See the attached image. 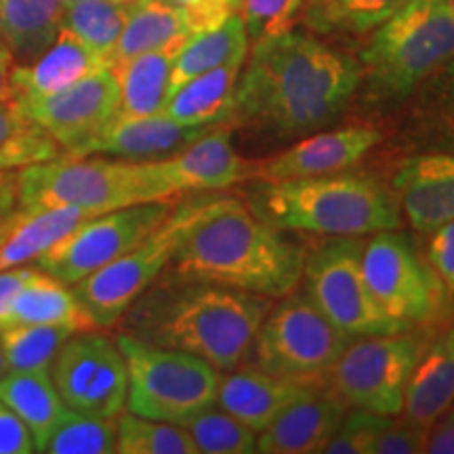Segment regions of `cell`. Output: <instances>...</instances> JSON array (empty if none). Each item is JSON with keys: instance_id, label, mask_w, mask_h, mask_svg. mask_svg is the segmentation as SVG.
Returning <instances> with one entry per match:
<instances>
[{"instance_id": "1", "label": "cell", "mask_w": 454, "mask_h": 454, "mask_svg": "<svg viewBox=\"0 0 454 454\" xmlns=\"http://www.w3.org/2000/svg\"><path fill=\"white\" fill-rule=\"evenodd\" d=\"M360 81V61L314 36L288 30L263 38L238 76L231 122L303 137L337 122Z\"/></svg>"}, {"instance_id": "2", "label": "cell", "mask_w": 454, "mask_h": 454, "mask_svg": "<svg viewBox=\"0 0 454 454\" xmlns=\"http://www.w3.org/2000/svg\"><path fill=\"white\" fill-rule=\"evenodd\" d=\"M305 251L236 198L215 196L170 259L167 276L286 297L301 282Z\"/></svg>"}, {"instance_id": "3", "label": "cell", "mask_w": 454, "mask_h": 454, "mask_svg": "<svg viewBox=\"0 0 454 454\" xmlns=\"http://www.w3.org/2000/svg\"><path fill=\"white\" fill-rule=\"evenodd\" d=\"M270 309V297L167 276L158 286L152 284L124 316L127 333L135 339L187 351L217 371H231L251 354Z\"/></svg>"}, {"instance_id": "4", "label": "cell", "mask_w": 454, "mask_h": 454, "mask_svg": "<svg viewBox=\"0 0 454 454\" xmlns=\"http://www.w3.org/2000/svg\"><path fill=\"white\" fill-rule=\"evenodd\" d=\"M248 208L280 231L317 236H368L400 230L402 211L394 190L364 173L257 181Z\"/></svg>"}, {"instance_id": "5", "label": "cell", "mask_w": 454, "mask_h": 454, "mask_svg": "<svg viewBox=\"0 0 454 454\" xmlns=\"http://www.w3.org/2000/svg\"><path fill=\"white\" fill-rule=\"evenodd\" d=\"M454 57V0H411L360 53L364 99L395 106Z\"/></svg>"}, {"instance_id": "6", "label": "cell", "mask_w": 454, "mask_h": 454, "mask_svg": "<svg viewBox=\"0 0 454 454\" xmlns=\"http://www.w3.org/2000/svg\"><path fill=\"white\" fill-rule=\"evenodd\" d=\"M154 200H170L158 173V160H87L67 156L64 160L32 164L17 175L21 211L81 207L101 215Z\"/></svg>"}, {"instance_id": "7", "label": "cell", "mask_w": 454, "mask_h": 454, "mask_svg": "<svg viewBox=\"0 0 454 454\" xmlns=\"http://www.w3.org/2000/svg\"><path fill=\"white\" fill-rule=\"evenodd\" d=\"M127 364V406L130 414L184 425L215 406L221 371L179 349L158 348L133 334L116 337Z\"/></svg>"}, {"instance_id": "8", "label": "cell", "mask_w": 454, "mask_h": 454, "mask_svg": "<svg viewBox=\"0 0 454 454\" xmlns=\"http://www.w3.org/2000/svg\"><path fill=\"white\" fill-rule=\"evenodd\" d=\"M213 198V192H202V194L187 198L173 207L168 217L130 251L74 284L72 291L81 301L93 326L107 328L116 325L130 305L152 284H156L162 271H167L184 236Z\"/></svg>"}, {"instance_id": "9", "label": "cell", "mask_w": 454, "mask_h": 454, "mask_svg": "<svg viewBox=\"0 0 454 454\" xmlns=\"http://www.w3.org/2000/svg\"><path fill=\"white\" fill-rule=\"evenodd\" d=\"M362 270L377 303L411 328H438L454 314V294L404 231H377L362 251Z\"/></svg>"}, {"instance_id": "10", "label": "cell", "mask_w": 454, "mask_h": 454, "mask_svg": "<svg viewBox=\"0 0 454 454\" xmlns=\"http://www.w3.org/2000/svg\"><path fill=\"white\" fill-rule=\"evenodd\" d=\"M364 242L360 236H328L305 253V294L351 340L411 331L391 317L368 288L362 270Z\"/></svg>"}, {"instance_id": "11", "label": "cell", "mask_w": 454, "mask_h": 454, "mask_svg": "<svg viewBox=\"0 0 454 454\" xmlns=\"http://www.w3.org/2000/svg\"><path fill=\"white\" fill-rule=\"evenodd\" d=\"M351 339L305 293H288L268 311L253 340L254 366L276 377L317 383L331 374Z\"/></svg>"}, {"instance_id": "12", "label": "cell", "mask_w": 454, "mask_h": 454, "mask_svg": "<svg viewBox=\"0 0 454 454\" xmlns=\"http://www.w3.org/2000/svg\"><path fill=\"white\" fill-rule=\"evenodd\" d=\"M431 339L429 328H411L351 340L326 377L331 391L351 408L397 417L411 374Z\"/></svg>"}, {"instance_id": "13", "label": "cell", "mask_w": 454, "mask_h": 454, "mask_svg": "<svg viewBox=\"0 0 454 454\" xmlns=\"http://www.w3.org/2000/svg\"><path fill=\"white\" fill-rule=\"evenodd\" d=\"M173 207V200H154L95 215L44 251L36 268L74 286L152 234Z\"/></svg>"}, {"instance_id": "14", "label": "cell", "mask_w": 454, "mask_h": 454, "mask_svg": "<svg viewBox=\"0 0 454 454\" xmlns=\"http://www.w3.org/2000/svg\"><path fill=\"white\" fill-rule=\"evenodd\" d=\"M51 379L66 408L89 417L118 419L127 404V364L116 339L78 331L51 362Z\"/></svg>"}, {"instance_id": "15", "label": "cell", "mask_w": 454, "mask_h": 454, "mask_svg": "<svg viewBox=\"0 0 454 454\" xmlns=\"http://www.w3.org/2000/svg\"><path fill=\"white\" fill-rule=\"evenodd\" d=\"M118 99L116 74L112 67H104L55 93L20 98L13 104L24 116L41 124L67 156H74L116 118Z\"/></svg>"}, {"instance_id": "16", "label": "cell", "mask_w": 454, "mask_h": 454, "mask_svg": "<svg viewBox=\"0 0 454 454\" xmlns=\"http://www.w3.org/2000/svg\"><path fill=\"white\" fill-rule=\"evenodd\" d=\"M383 135L372 127H343L316 130L299 144L278 152L254 167V179L286 181L340 173L362 162Z\"/></svg>"}, {"instance_id": "17", "label": "cell", "mask_w": 454, "mask_h": 454, "mask_svg": "<svg viewBox=\"0 0 454 454\" xmlns=\"http://www.w3.org/2000/svg\"><path fill=\"white\" fill-rule=\"evenodd\" d=\"M391 190L408 225L429 234L454 221V152H419L391 177Z\"/></svg>"}, {"instance_id": "18", "label": "cell", "mask_w": 454, "mask_h": 454, "mask_svg": "<svg viewBox=\"0 0 454 454\" xmlns=\"http://www.w3.org/2000/svg\"><path fill=\"white\" fill-rule=\"evenodd\" d=\"M211 127H185L170 121L167 114L145 118H114L107 127L84 144L72 158L107 156L118 160L154 162L179 154L200 139Z\"/></svg>"}, {"instance_id": "19", "label": "cell", "mask_w": 454, "mask_h": 454, "mask_svg": "<svg viewBox=\"0 0 454 454\" xmlns=\"http://www.w3.org/2000/svg\"><path fill=\"white\" fill-rule=\"evenodd\" d=\"M158 173L168 196L223 192L247 177V162L238 156L230 130L213 129L179 154L158 160Z\"/></svg>"}, {"instance_id": "20", "label": "cell", "mask_w": 454, "mask_h": 454, "mask_svg": "<svg viewBox=\"0 0 454 454\" xmlns=\"http://www.w3.org/2000/svg\"><path fill=\"white\" fill-rule=\"evenodd\" d=\"M316 383H301L291 379L276 377L261 371L259 366L231 368L227 377H221L217 389V404L238 421L253 429L263 431L284 408L303 400L317 391Z\"/></svg>"}, {"instance_id": "21", "label": "cell", "mask_w": 454, "mask_h": 454, "mask_svg": "<svg viewBox=\"0 0 454 454\" xmlns=\"http://www.w3.org/2000/svg\"><path fill=\"white\" fill-rule=\"evenodd\" d=\"M348 404L333 391L322 389L297 400L259 431L257 452L314 454L322 452L343 421Z\"/></svg>"}, {"instance_id": "22", "label": "cell", "mask_w": 454, "mask_h": 454, "mask_svg": "<svg viewBox=\"0 0 454 454\" xmlns=\"http://www.w3.org/2000/svg\"><path fill=\"white\" fill-rule=\"evenodd\" d=\"M104 67H112L106 57L95 53L74 34L61 27L55 43L38 59H34L30 66L11 70V95L13 99L41 98L70 87Z\"/></svg>"}, {"instance_id": "23", "label": "cell", "mask_w": 454, "mask_h": 454, "mask_svg": "<svg viewBox=\"0 0 454 454\" xmlns=\"http://www.w3.org/2000/svg\"><path fill=\"white\" fill-rule=\"evenodd\" d=\"M454 404V326L425 349L404 394V419L431 429Z\"/></svg>"}, {"instance_id": "24", "label": "cell", "mask_w": 454, "mask_h": 454, "mask_svg": "<svg viewBox=\"0 0 454 454\" xmlns=\"http://www.w3.org/2000/svg\"><path fill=\"white\" fill-rule=\"evenodd\" d=\"M240 70V64H231L190 78L170 93L162 114L185 127L217 129L231 122Z\"/></svg>"}, {"instance_id": "25", "label": "cell", "mask_w": 454, "mask_h": 454, "mask_svg": "<svg viewBox=\"0 0 454 454\" xmlns=\"http://www.w3.org/2000/svg\"><path fill=\"white\" fill-rule=\"evenodd\" d=\"M406 135L421 152H454V57L411 95Z\"/></svg>"}, {"instance_id": "26", "label": "cell", "mask_w": 454, "mask_h": 454, "mask_svg": "<svg viewBox=\"0 0 454 454\" xmlns=\"http://www.w3.org/2000/svg\"><path fill=\"white\" fill-rule=\"evenodd\" d=\"M196 27L184 11L164 0H135L130 3L127 24L112 55V67L141 53L184 47Z\"/></svg>"}, {"instance_id": "27", "label": "cell", "mask_w": 454, "mask_h": 454, "mask_svg": "<svg viewBox=\"0 0 454 454\" xmlns=\"http://www.w3.org/2000/svg\"><path fill=\"white\" fill-rule=\"evenodd\" d=\"M179 49L150 51L112 67L121 90L116 118H145L164 112L170 95V72Z\"/></svg>"}, {"instance_id": "28", "label": "cell", "mask_w": 454, "mask_h": 454, "mask_svg": "<svg viewBox=\"0 0 454 454\" xmlns=\"http://www.w3.org/2000/svg\"><path fill=\"white\" fill-rule=\"evenodd\" d=\"M248 43L251 41H248L247 26L240 13L230 15L217 26L196 32L175 55L173 72H170V93L198 74L211 72L221 66H244Z\"/></svg>"}, {"instance_id": "29", "label": "cell", "mask_w": 454, "mask_h": 454, "mask_svg": "<svg viewBox=\"0 0 454 454\" xmlns=\"http://www.w3.org/2000/svg\"><path fill=\"white\" fill-rule=\"evenodd\" d=\"M61 0H0V43L21 61L38 59L61 32Z\"/></svg>"}, {"instance_id": "30", "label": "cell", "mask_w": 454, "mask_h": 454, "mask_svg": "<svg viewBox=\"0 0 454 454\" xmlns=\"http://www.w3.org/2000/svg\"><path fill=\"white\" fill-rule=\"evenodd\" d=\"M13 325H67L76 331L95 328L72 288L41 270L11 301L4 328Z\"/></svg>"}, {"instance_id": "31", "label": "cell", "mask_w": 454, "mask_h": 454, "mask_svg": "<svg viewBox=\"0 0 454 454\" xmlns=\"http://www.w3.org/2000/svg\"><path fill=\"white\" fill-rule=\"evenodd\" d=\"M0 400L21 419L34 448L41 452L49 431L66 408L51 379V368L7 371L0 377Z\"/></svg>"}, {"instance_id": "32", "label": "cell", "mask_w": 454, "mask_h": 454, "mask_svg": "<svg viewBox=\"0 0 454 454\" xmlns=\"http://www.w3.org/2000/svg\"><path fill=\"white\" fill-rule=\"evenodd\" d=\"M98 213L81 207H53L41 211H24L20 223L7 240L0 244V271L20 268L36 261L44 251L55 247L61 238L76 230Z\"/></svg>"}, {"instance_id": "33", "label": "cell", "mask_w": 454, "mask_h": 454, "mask_svg": "<svg viewBox=\"0 0 454 454\" xmlns=\"http://www.w3.org/2000/svg\"><path fill=\"white\" fill-rule=\"evenodd\" d=\"M61 158L59 144L41 124L17 110L13 101L0 104V190L11 187L9 170L26 168Z\"/></svg>"}, {"instance_id": "34", "label": "cell", "mask_w": 454, "mask_h": 454, "mask_svg": "<svg viewBox=\"0 0 454 454\" xmlns=\"http://www.w3.org/2000/svg\"><path fill=\"white\" fill-rule=\"evenodd\" d=\"M411 0H309L305 26L328 36H362L383 26Z\"/></svg>"}, {"instance_id": "35", "label": "cell", "mask_w": 454, "mask_h": 454, "mask_svg": "<svg viewBox=\"0 0 454 454\" xmlns=\"http://www.w3.org/2000/svg\"><path fill=\"white\" fill-rule=\"evenodd\" d=\"M129 9L130 3L116 0H76L64 9L61 27L112 64L114 49L127 24Z\"/></svg>"}, {"instance_id": "36", "label": "cell", "mask_w": 454, "mask_h": 454, "mask_svg": "<svg viewBox=\"0 0 454 454\" xmlns=\"http://www.w3.org/2000/svg\"><path fill=\"white\" fill-rule=\"evenodd\" d=\"M44 454L116 452V419L89 417L64 408L41 448Z\"/></svg>"}, {"instance_id": "37", "label": "cell", "mask_w": 454, "mask_h": 454, "mask_svg": "<svg viewBox=\"0 0 454 454\" xmlns=\"http://www.w3.org/2000/svg\"><path fill=\"white\" fill-rule=\"evenodd\" d=\"M78 333L67 325H13L0 331L4 360L9 371L51 368L61 345L70 334Z\"/></svg>"}, {"instance_id": "38", "label": "cell", "mask_w": 454, "mask_h": 454, "mask_svg": "<svg viewBox=\"0 0 454 454\" xmlns=\"http://www.w3.org/2000/svg\"><path fill=\"white\" fill-rule=\"evenodd\" d=\"M118 454H198L192 435L181 425L122 414L116 421Z\"/></svg>"}, {"instance_id": "39", "label": "cell", "mask_w": 454, "mask_h": 454, "mask_svg": "<svg viewBox=\"0 0 454 454\" xmlns=\"http://www.w3.org/2000/svg\"><path fill=\"white\" fill-rule=\"evenodd\" d=\"M192 435L198 452L207 454H253L257 452L254 431L225 411H207L194 414L181 425Z\"/></svg>"}, {"instance_id": "40", "label": "cell", "mask_w": 454, "mask_h": 454, "mask_svg": "<svg viewBox=\"0 0 454 454\" xmlns=\"http://www.w3.org/2000/svg\"><path fill=\"white\" fill-rule=\"evenodd\" d=\"M303 3L305 0H242L240 17L247 26L248 41L257 43L291 30Z\"/></svg>"}, {"instance_id": "41", "label": "cell", "mask_w": 454, "mask_h": 454, "mask_svg": "<svg viewBox=\"0 0 454 454\" xmlns=\"http://www.w3.org/2000/svg\"><path fill=\"white\" fill-rule=\"evenodd\" d=\"M394 417H383V414L360 411L345 412L339 429L334 431L331 442L325 446L326 454H372L374 442H377L381 431Z\"/></svg>"}, {"instance_id": "42", "label": "cell", "mask_w": 454, "mask_h": 454, "mask_svg": "<svg viewBox=\"0 0 454 454\" xmlns=\"http://www.w3.org/2000/svg\"><path fill=\"white\" fill-rule=\"evenodd\" d=\"M429 429L421 425L402 419V421H391L381 431L377 442H374L372 454H417L425 452Z\"/></svg>"}, {"instance_id": "43", "label": "cell", "mask_w": 454, "mask_h": 454, "mask_svg": "<svg viewBox=\"0 0 454 454\" xmlns=\"http://www.w3.org/2000/svg\"><path fill=\"white\" fill-rule=\"evenodd\" d=\"M164 3L184 11L196 32L221 24L230 15L240 13L242 7V0H164Z\"/></svg>"}, {"instance_id": "44", "label": "cell", "mask_w": 454, "mask_h": 454, "mask_svg": "<svg viewBox=\"0 0 454 454\" xmlns=\"http://www.w3.org/2000/svg\"><path fill=\"white\" fill-rule=\"evenodd\" d=\"M429 236L425 257L435 270V274L440 276V280L446 284L448 291L454 294V221L429 231Z\"/></svg>"}, {"instance_id": "45", "label": "cell", "mask_w": 454, "mask_h": 454, "mask_svg": "<svg viewBox=\"0 0 454 454\" xmlns=\"http://www.w3.org/2000/svg\"><path fill=\"white\" fill-rule=\"evenodd\" d=\"M34 448L30 431L21 419L0 400V454H32Z\"/></svg>"}, {"instance_id": "46", "label": "cell", "mask_w": 454, "mask_h": 454, "mask_svg": "<svg viewBox=\"0 0 454 454\" xmlns=\"http://www.w3.org/2000/svg\"><path fill=\"white\" fill-rule=\"evenodd\" d=\"M36 271L38 270L30 268H13L0 271V331H3L4 322H7L11 301H13L17 291H20Z\"/></svg>"}, {"instance_id": "47", "label": "cell", "mask_w": 454, "mask_h": 454, "mask_svg": "<svg viewBox=\"0 0 454 454\" xmlns=\"http://www.w3.org/2000/svg\"><path fill=\"white\" fill-rule=\"evenodd\" d=\"M425 452L454 454V412L448 411L434 427L429 429Z\"/></svg>"}, {"instance_id": "48", "label": "cell", "mask_w": 454, "mask_h": 454, "mask_svg": "<svg viewBox=\"0 0 454 454\" xmlns=\"http://www.w3.org/2000/svg\"><path fill=\"white\" fill-rule=\"evenodd\" d=\"M11 70H13V55L0 43V104L13 101V95H11Z\"/></svg>"}, {"instance_id": "49", "label": "cell", "mask_w": 454, "mask_h": 454, "mask_svg": "<svg viewBox=\"0 0 454 454\" xmlns=\"http://www.w3.org/2000/svg\"><path fill=\"white\" fill-rule=\"evenodd\" d=\"M15 200H17V184L0 190V221L7 217V215L13 213Z\"/></svg>"}, {"instance_id": "50", "label": "cell", "mask_w": 454, "mask_h": 454, "mask_svg": "<svg viewBox=\"0 0 454 454\" xmlns=\"http://www.w3.org/2000/svg\"><path fill=\"white\" fill-rule=\"evenodd\" d=\"M21 217H24V211H21V208H20V213L13 211L11 215H7V217H4L3 221H0V244L7 240L11 231L15 230V225L21 221Z\"/></svg>"}, {"instance_id": "51", "label": "cell", "mask_w": 454, "mask_h": 454, "mask_svg": "<svg viewBox=\"0 0 454 454\" xmlns=\"http://www.w3.org/2000/svg\"><path fill=\"white\" fill-rule=\"evenodd\" d=\"M9 371V366H7V360H4V351H3V345H0V377H3L4 372Z\"/></svg>"}, {"instance_id": "52", "label": "cell", "mask_w": 454, "mask_h": 454, "mask_svg": "<svg viewBox=\"0 0 454 454\" xmlns=\"http://www.w3.org/2000/svg\"><path fill=\"white\" fill-rule=\"evenodd\" d=\"M64 3V7H70L72 3H76V0H61ZM116 3H135V0H116Z\"/></svg>"}, {"instance_id": "53", "label": "cell", "mask_w": 454, "mask_h": 454, "mask_svg": "<svg viewBox=\"0 0 454 454\" xmlns=\"http://www.w3.org/2000/svg\"><path fill=\"white\" fill-rule=\"evenodd\" d=\"M450 411H452V412H454V404H452V408H450Z\"/></svg>"}]
</instances>
